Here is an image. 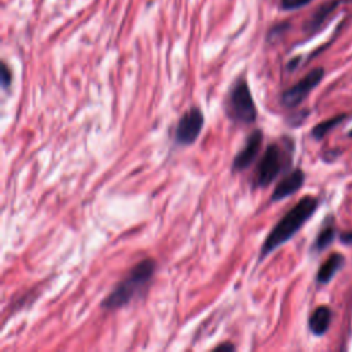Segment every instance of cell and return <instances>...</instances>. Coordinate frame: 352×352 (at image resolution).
<instances>
[{
    "label": "cell",
    "instance_id": "1",
    "mask_svg": "<svg viewBox=\"0 0 352 352\" xmlns=\"http://www.w3.org/2000/svg\"><path fill=\"white\" fill-rule=\"evenodd\" d=\"M319 205L318 198L307 195L301 198L271 230L267 238L263 242L260 250V260L267 257L272 250L286 243L290 238H293L297 231L309 220V217L315 213Z\"/></svg>",
    "mask_w": 352,
    "mask_h": 352
},
{
    "label": "cell",
    "instance_id": "2",
    "mask_svg": "<svg viewBox=\"0 0 352 352\" xmlns=\"http://www.w3.org/2000/svg\"><path fill=\"white\" fill-rule=\"evenodd\" d=\"M155 272V261L153 258H144L139 261L128 275L116 285V287L102 301V308L113 311L122 308L133 300L136 294H140L143 289L150 283Z\"/></svg>",
    "mask_w": 352,
    "mask_h": 352
},
{
    "label": "cell",
    "instance_id": "3",
    "mask_svg": "<svg viewBox=\"0 0 352 352\" xmlns=\"http://www.w3.org/2000/svg\"><path fill=\"white\" fill-rule=\"evenodd\" d=\"M292 142L289 143H271L267 146L261 160L257 164L253 186L267 187L270 186L292 162Z\"/></svg>",
    "mask_w": 352,
    "mask_h": 352
},
{
    "label": "cell",
    "instance_id": "4",
    "mask_svg": "<svg viewBox=\"0 0 352 352\" xmlns=\"http://www.w3.org/2000/svg\"><path fill=\"white\" fill-rule=\"evenodd\" d=\"M226 114L227 117L241 125H250L257 118V107L253 100L249 84L243 76L230 87L226 96Z\"/></svg>",
    "mask_w": 352,
    "mask_h": 352
},
{
    "label": "cell",
    "instance_id": "5",
    "mask_svg": "<svg viewBox=\"0 0 352 352\" xmlns=\"http://www.w3.org/2000/svg\"><path fill=\"white\" fill-rule=\"evenodd\" d=\"M205 124L204 113L199 107H191L187 110L179 120L175 129V142L179 146H190L192 144Z\"/></svg>",
    "mask_w": 352,
    "mask_h": 352
},
{
    "label": "cell",
    "instance_id": "6",
    "mask_svg": "<svg viewBox=\"0 0 352 352\" xmlns=\"http://www.w3.org/2000/svg\"><path fill=\"white\" fill-rule=\"evenodd\" d=\"M323 74H324V72L322 67H316V69L311 70L297 84H294L289 89L283 91V94L280 96L282 104L287 109L297 107L309 95V92L322 81Z\"/></svg>",
    "mask_w": 352,
    "mask_h": 352
},
{
    "label": "cell",
    "instance_id": "7",
    "mask_svg": "<svg viewBox=\"0 0 352 352\" xmlns=\"http://www.w3.org/2000/svg\"><path fill=\"white\" fill-rule=\"evenodd\" d=\"M263 143V132L260 129H254L248 139L245 140L243 147L236 153L232 161V172H242L248 169L254 158L257 157Z\"/></svg>",
    "mask_w": 352,
    "mask_h": 352
},
{
    "label": "cell",
    "instance_id": "8",
    "mask_svg": "<svg viewBox=\"0 0 352 352\" xmlns=\"http://www.w3.org/2000/svg\"><path fill=\"white\" fill-rule=\"evenodd\" d=\"M304 182H305V175L301 169L292 170L276 184L275 190L271 194V201H280L286 197L293 195L301 188Z\"/></svg>",
    "mask_w": 352,
    "mask_h": 352
},
{
    "label": "cell",
    "instance_id": "9",
    "mask_svg": "<svg viewBox=\"0 0 352 352\" xmlns=\"http://www.w3.org/2000/svg\"><path fill=\"white\" fill-rule=\"evenodd\" d=\"M344 1H351V0H329L323 3L311 16V19L305 25V32L309 34L316 33L330 18V15L334 12V10L338 8V6Z\"/></svg>",
    "mask_w": 352,
    "mask_h": 352
},
{
    "label": "cell",
    "instance_id": "10",
    "mask_svg": "<svg viewBox=\"0 0 352 352\" xmlns=\"http://www.w3.org/2000/svg\"><path fill=\"white\" fill-rule=\"evenodd\" d=\"M344 263H345V258L340 253H333L331 256H329L327 260L322 264V267L318 271V275H316L318 283L320 285L329 283L333 279V276L342 268Z\"/></svg>",
    "mask_w": 352,
    "mask_h": 352
},
{
    "label": "cell",
    "instance_id": "11",
    "mask_svg": "<svg viewBox=\"0 0 352 352\" xmlns=\"http://www.w3.org/2000/svg\"><path fill=\"white\" fill-rule=\"evenodd\" d=\"M330 320H331V311L327 307L322 305V307H318L309 316L308 327L312 334L323 336L330 326Z\"/></svg>",
    "mask_w": 352,
    "mask_h": 352
},
{
    "label": "cell",
    "instance_id": "12",
    "mask_svg": "<svg viewBox=\"0 0 352 352\" xmlns=\"http://www.w3.org/2000/svg\"><path fill=\"white\" fill-rule=\"evenodd\" d=\"M336 236V228L333 227L331 223H327L322 230L318 234L315 242H314V250L315 252H322L324 250L334 239Z\"/></svg>",
    "mask_w": 352,
    "mask_h": 352
},
{
    "label": "cell",
    "instance_id": "13",
    "mask_svg": "<svg viewBox=\"0 0 352 352\" xmlns=\"http://www.w3.org/2000/svg\"><path fill=\"white\" fill-rule=\"evenodd\" d=\"M344 117H345V116L341 114V116L333 117V118H330V120H326V121L318 124V125L314 126V129H312V136H314L316 140H320V139L324 138L333 128H336V126L344 120Z\"/></svg>",
    "mask_w": 352,
    "mask_h": 352
},
{
    "label": "cell",
    "instance_id": "14",
    "mask_svg": "<svg viewBox=\"0 0 352 352\" xmlns=\"http://www.w3.org/2000/svg\"><path fill=\"white\" fill-rule=\"evenodd\" d=\"M0 77H1V87H3V89H8V87L11 85V81H12V76H11V70L8 69L6 62L1 63Z\"/></svg>",
    "mask_w": 352,
    "mask_h": 352
},
{
    "label": "cell",
    "instance_id": "15",
    "mask_svg": "<svg viewBox=\"0 0 352 352\" xmlns=\"http://www.w3.org/2000/svg\"><path fill=\"white\" fill-rule=\"evenodd\" d=\"M311 0H280V6L285 10H296L305 4H308Z\"/></svg>",
    "mask_w": 352,
    "mask_h": 352
},
{
    "label": "cell",
    "instance_id": "16",
    "mask_svg": "<svg viewBox=\"0 0 352 352\" xmlns=\"http://www.w3.org/2000/svg\"><path fill=\"white\" fill-rule=\"evenodd\" d=\"M214 349H216V351H223V349L234 351V349H235V346H234V344H231V342H224V344H220V345L214 346Z\"/></svg>",
    "mask_w": 352,
    "mask_h": 352
},
{
    "label": "cell",
    "instance_id": "17",
    "mask_svg": "<svg viewBox=\"0 0 352 352\" xmlns=\"http://www.w3.org/2000/svg\"><path fill=\"white\" fill-rule=\"evenodd\" d=\"M340 238H341V241H342L344 243H352V232H349V234H342Z\"/></svg>",
    "mask_w": 352,
    "mask_h": 352
},
{
    "label": "cell",
    "instance_id": "18",
    "mask_svg": "<svg viewBox=\"0 0 352 352\" xmlns=\"http://www.w3.org/2000/svg\"><path fill=\"white\" fill-rule=\"evenodd\" d=\"M349 136H351V138H352V131H351V132H349Z\"/></svg>",
    "mask_w": 352,
    "mask_h": 352
}]
</instances>
